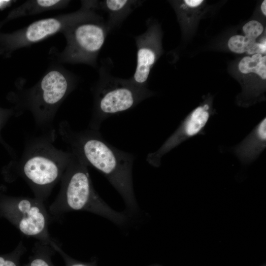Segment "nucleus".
Returning a JSON list of instances; mask_svg holds the SVG:
<instances>
[{
    "label": "nucleus",
    "instance_id": "nucleus-14",
    "mask_svg": "<svg viewBox=\"0 0 266 266\" xmlns=\"http://www.w3.org/2000/svg\"><path fill=\"white\" fill-rule=\"evenodd\" d=\"M56 252L51 245L37 241L33 245L28 263L23 266H55L51 258Z\"/></svg>",
    "mask_w": 266,
    "mask_h": 266
},
{
    "label": "nucleus",
    "instance_id": "nucleus-20",
    "mask_svg": "<svg viewBox=\"0 0 266 266\" xmlns=\"http://www.w3.org/2000/svg\"><path fill=\"white\" fill-rule=\"evenodd\" d=\"M184 3L188 6L192 8L197 7L200 5L203 0H185Z\"/></svg>",
    "mask_w": 266,
    "mask_h": 266
},
{
    "label": "nucleus",
    "instance_id": "nucleus-4",
    "mask_svg": "<svg viewBox=\"0 0 266 266\" xmlns=\"http://www.w3.org/2000/svg\"><path fill=\"white\" fill-rule=\"evenodd\" d=\"M77 77L62 66L53 64L30 88L22 87L17 97V110L30 112L37 127L48 128L66 98L75 89Z\"/></svg>",
    "mask_w": 266,
    "mask_h": 266
},
{
    "label": "nucleus",
    "instance_id": "nucleus-9",
    "mask_svg": "<svg viewBox=\"0 0 266 266\" xmlns=\"http://www.w3.org/2000/svg\"><path fill=\"white\" fill-rule=\"evenodd\" d=\"M211 105L210 101L204 102L193 110L162 145L147 155L148 163L158 167L163 157L172 149L194 136L204 134L205 127L214 113Z\"/></svg>",
    "mask_w": 266,
    "mask_h": 266
},
{
    "label": "nucleus",
    "instance_id": "nucleus-12",
    "mask_svg": "<svg viewBox=\"0 0 266 266\" xmlns=\"http://www.w3.org/2000/svg\"><path fill=\"white\" fill-rule=\"evenodd\" d=\"M144 1L133 0H91L92 8L107 15L105 21L110 31L120 27L125 19Z\"/></svg>",
    "mask_w": 266,
    "mask_h": 266
},
{
    "label": "nucleus",
    "instance_id": "nucleus-8",
    "mask_svg": "<svg viewBox=\"0 0 266 266\" xmlns=\"http://www.w3.org/2000/svg\"><path fill=\"white\" fill-rule=\"evenodd\" d=\"M81 4L76 11L42 19L17 31L11 37L12 49L30 46L57 33H63L77 22L100 15L92 7L90 0H82Z\"/></svg>",
    "mask_w": 266,
    "mask_h": 266
},
{
    "label": "nucleus",
    "instance_id": "nucleus-1",
    "mask_svg": "<svg viewBox=\"0 0 266 266\" xmlns=\"http://www.w3.org/2000/svg\"><path fill=\"white\" fill-rule=\"evenodd\" d=\"M58 133L72 153L104 175L121 195L128 210L136 212L138 205L132 176L133 156L108 143L99 131H75L66 120L60 122Z\"/></svg>",
    "mask_w": 266,
    "mask_h": 266
},
{
    "label": "nucleus",
    "instance_id": "nucleus-5",
    "mask_svg": "<svg viewBox=\"0 0 266 266\" xmlns=\"http://www.w3.org/2000/svg\"><path fill=\"white\" fill-rule=\"evenodd\" d=\"M99 78L92 90L94 96L89 128L99 131L108 117L128 110L153 95L147 88L139 87L131 79L112 76L105 66L99 71Z\"/></svg>",
    "mask_w": 266,
    "mask_h": 266
},
{
    "label": "nucleus",
    "instance_id": "nucleus-2",
    "mask_svg": "<svg viewBox=\"0 0 266 266\" xmlns=\"http://www.w3.org/2000/svg\"><path fill=\"white\" fill-rule=\"evenodd\" d=\"M54 129L26 141L20 159L15 164L17 177L24 180L34 197L44 202L61 180L70 160L71 151L57 148Z\"/></svg>",
    "mask_w": 266,
    "mask_h": 266
},
{
    "label": "nucleus",
    "instance_id": "nucleus-11",
    "mask_svg": "<svg viewBox=\"0 0 266 266\" xmlns=\"http://www.w3.org/2000/svg\"><path fill=\"white\" fill-rule=\"evenodd\" d=\"M266 147V118H264L252 131L233 148V152L244 164L255 161Z\"/></svg>",
    "mask_w": 266,
    "mask_h": 266
},
{
    "label": "nucleus",
    "instance_id": "nucleus-16",
    "mask_svg": "<svg viewBox=\"0 0 266 266\" xmlns=\"http://www.w3.org/2000/svg\"><path fill=\"white\" fill-rule=\"evenodd\" d=\"M252 42V40L245 36L234 35L229 39L228 45L232 52L242 54L247 53Z\"/></svg>",
    "mask_w": 266,
    "mask_h": 266
},
{
    "label": "nucleus",
    "instance_id": "nucleus-21",
    "mask_svg": "<svg viewBox=\"0 0 266 266\" xmlns=\"http://www.w3.org/2000/svg\"><path fill=\"white\" fill-rule=\"evenodd\" d=\"M261 9L263 14L265 16H266V0L263 1L261 6Z\"/></svg>",
    "mask_w": 266,
    "mask_h": 266
},
{
    "label": "nucleus",
    "instance_id": "nucleus-13",
    "mask_svg": "<svg viewBox=\"0 0 266 266\" xmlns=\"http://www.w3.org/2000/svg\"><path fill=\"white\" fill-rule=\"evenodd\" d=\"M70 1L65 0H27L14 11L13 15L15 17H22L59 9L66 7Z\"/></svg>",
    "mask_w": 266,
    "mask_h": 266
},
{
    "label": "nucleus",
    "instance_id": "nucleus-18",
    "mask_svg": "<svg viewBox=\"0 0 266 266\" xmlns=\"http://www.w3.org/2000/svg\"><path fill=\"white\" fill-rule=\"evenodd\" d=\"M242 30L245 34L244 36L256 40L263 32L264 27L259 21L251 20L243 26Z\"/></svg>",
    "mask_w": 266,
    "mask_h": 266
},
{
    "label": "nucleus",
    "instance_id": "nucleus-10",
    "mask_svg": "<svg viewBox=\"0 0 266 266\" xmlns=\"http://www.w3.org/2000/svg\"><path fill=\"white\" fill-rule=\"evenodd\" d=\"M147 29L135 37L136 46V65L134 73L130 78L136 85L146 88L151 69L160 51V36L158 26L148 20Z\"/></svg>",
    "mask_w": 266,
    "mask_h": 266
},
{
    "label": "nucleus",
    "instance_id": "nucleus-22",
    "mask_svg": "<svg viewBox=\"0 0 266 266\" xmlns=\"http://www.w3.org/2000/svg\"><path fill=\"white\" fill-rule=\"evenodd\" d=\"M9 1V0H0V5Z\"/></svg>",
    "mask_w": 266,
    "mask_h": 266
},
{
    "label": "nucleus",
    "instance_id": "nucleus-17",
    "mask_svg": "<svg viewBox=\"0 0 266 266\" xmlns=\"http://www.w3.org/2000/svg\"><path fill=\"white\" fill-rule=\"evenodd\" d=\"M26 251L21 240L14 251L8 256H0V266H20V259Z\"/></svg>",
    "mask_w": 266,
    "mask_h": 266
},
{
    "label": "nucleus",
    "instance_id": "nucleus-19",
    "mask_svg": "<svg viewBox=\"0 0 266 266\" xmlns=\"http://www.w3.org/2000/svg\"><path fill=\"white\" fill-rule=\"evenodd\" d=\"M51 245L64 259L66 266H95L93 263H84L74 260L67 255L62 249L61 244L54 240Z\"/></svg>",
    "mask_w": 266,
    "mask_h": 266
},
{
    "label": "nucleus",
    "instance_id": "nucleus-15",
    "mask_svg": "<svg viewBox=\"0 0 266 266\" xmlns=\"http://www.w3.org/2000/svg\"><path fill=\"white\" fill-rule=\"evenodd\" d=\"M239 71L244 74L254 72L262 79H266V56L257 53L242 58L238 65Z\"/></svg>",
    "mask_w": 266,
    "mask_h": 266
},
{
    "label": "nucleus",
    "instance_id": "nucleus-3",
    "mask_svg": "<svg viewBox=\"0 0 266 266\" xmlns=\"http://www.w3.org/2000/svg\"><path fill=\"white\" fill-rule=\"evenodd\" d=\"M62 178L60 191L48 211L52 217L75 211L98 215L119 226L125 225L128 217L110 207L95 191L86 164L72 153Z\"/></svg>",
    "mask_w": 266,
    "mask_h": 266
},
{
    "label": "nucleus",
    "instance_id": "nucleus-6",
    "mask_svg": "<svg viewBox=\"0 0 266 266\" xmlns=\"http://www.w3.org/2000/svg\"><path fill=\"white\" fill-rule=\"evenodd\" d=\"M110 32L100 15L77 22L62 33L66 45L61 52L52 50V57L59 63L83 64L96 67L99 54Z\"/></svg>",
    "mask_w": 266,
    "mask_h": 266
},
{
    "label": "nucleus",
    "instance_id": "nucleus-7",
    "mask_svg": "<svg viewBox=\"0 0 266 266\" xmlns=\"http://www.w3.org/2000/svg\"><path fill=\"white\" fill-rule=\"evenodd\" d=\"M4 214L21 234L51 245L48 226L50 214L44 202L35 197H19L9 199L3 203Z\"/></svg>",
    "mask_w": 266,
    "mask_h": 266
}]
</instances>
